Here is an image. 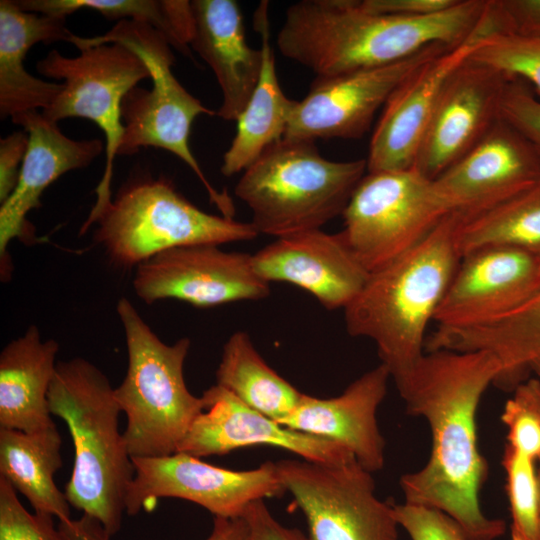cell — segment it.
Returning <instances> with one entry per match:
<instances>
[{
	"instance_id": "6da1fadb",
	"label": "cell",
	"mask_w": 540,
	"mask_h": 540,
	"mask_svg": "<svg viewBox=\"0 0 540 540\" xmlns=\"http://www.w3.org/2000/svg\"><path fill=\"white\" fill-rule=\"evenodd\" d=\"M502 373L490 351H426L395 384L409 415L431 432V452L419 470L400 478L404 502L434 508L460 526L465 540H497L506 522L488 517L480 504L488 463L479 451L476 414L482 396Z\"/></svg>"
},
{
	"instance_id": "7a4b0ae2",
	"label": "cell",
	"mask_w": 540,
	"mask_h": 540,
	"mask_svg": "<svg viewBox=\"0 0 540 540\" xmlns=\"http://www.w3.org/2000/svg\"><path fill=\"white\" fill-rule=\"evenodd\" d=\"M490 0H457L419 16L365 10L360 0H301L290 5L277 35L282 56L329 77L393 64L428 47H453L486 20Z\"/></svg>"
},
{
	"instance_id": "3957f363",
	"label": "cell",
	"mask_w": 540,
	"mask_h": 540,
	"mask_svg": "<svg viewBox=\"0 0 540 540\" xmlns=\"http://www.w3.org/2000/svg\"><path fill=\"white\" fill-rule=\"evenodd\" d=\"M464 216L451 212L415 247L372 272L344 309L347 332L377 347L394 383L425 354V334L461 261Z\"/></svg>"
},
{
	"instance_id": "277c9868",
	"label": "cell",
	"mask_w": 540,
	"mask_h": 540,
	"mask_svg": "<svg viewBox=\"0 0 540 540\" xmlns=\"http://www.w3.org/2000/svg\"><path fill=\"white\" fill-rule=\"evenodd\" d=\"M114 390L96 365L74 357L57 363L48 393L50 412L65 422L74 445L65 496L70 506L97 520L111 537L121 529L135 474L119 429L122 411Z\"/></svg>"
},
{
	"instance_id": "5b68a950",
	"label": "cell",
	"mask_w": 540,
	"mask_h": 540,
	"mask_svg": "<svg viewBox=\"0 0 540 540\" xmlns=\"http://www.w3.org/2000/svg\"><path fill=\"white\" fill-rule=\"evenodd\" d=\"M366 173V159L328 160L315 142L283 138L243 171L234 192L258 234L279 238L342 215Z\"/></svg>"
},
{
	"instance_id": "8992f818",
	"label": "cell",
	"mask_w": 540,
	"mask_h": 540,
	"mask_svg": "<svg viewBox=\"0 0 540 540\" xmlns=\"http://www.w3.org/2000/svg\"><path fill=\"white\" fill-rule=\"evenodd\" d=\"M116 312L124 330L128 367L115 398L127 417L124 431L132 458L172 455L196 418L206 410L203 397L186 386L184 362L191 341L164 343L126 298Z\"/></svg>"
},
{
	"instance_id": "52a82bcc",
	"label": "cell",
	"mask_w": 540,
	"mask_h": 540,
	"mask_svg": "<svg viewBox=\"0 0 540 540\" xmlns=\"http://www.w3.org/2000/svg\"><path fill=\"white\" fill-rule=\"evenodd\" d=\"M110 42L124 44L137 52L149 67L153 82L151 89L136 86L123 98V134L117 155L130 156L145 147L173 153L199 178L221 215L233 218L232 198L210 184L189 145L193 121L201 114L217 113L190 94L173 75L171 66L175 56L168 41L153 27L130 19L118 21L104 35H75L71 40L78 49Z\"/></svg>"
},
{
	"instance_id": "ba28073f",
	"label": "cell",
	"mask_w": 540,
	"mask_h": 540,
	"mask_svg": "<svg viewBox=\"0 0 540 540\" xmlns=\"http://www.w3.org/2000/svg\"><path fill=\"white\" fill-rule=\"evenodd\" d=\"M95 241L119 268L137 267L176 247L246 241L257 237L250 222L207 213L180 194L166 177L129 179L96 216Z\"/></svg>"
},
{
	"instance_id": "9c48e42d",
	"label": "cell",
	"mask_w": 540,
	"mask_h": 540,
	"mask_svg": "<svg viewBox=\"0 0 540 540\" xmlns=\"http://www.w3.org/2000/svg\"><path fill=\"white\" fill-rule=\"evenodd\" d=\"M76 57L51 50L36 64L46 77L62 79L63 89L49 107L48 119L86 118L105 135V169L95 189L96 202L80 228L86 233L101 210L111 201L113 164L123 134L121 105L125 95L146 78H151L144 59L130 47L110 42L79 49Z\"/></svg>"
},
{
	"instance_id": "30bf717a",
	"label": "cell",
	"mask_w": 540,
	"mask_h": 540,
	"mask_svg": "<svg viewBox=\"0 0 540 540\" xmlns=\"http://www.w3.org/2000/svg\"><path fill=\"white\" fill-rule=\"evenodd\" d=\"M452 211L414 167L367 172L343 211L341 231L372 273L419 244Z\"/></svg>"
},
{
	"instance_id": "8fae6325",
	"label": "cell",
	"mask_w": 540,
	"mask_h": 540,
	"mask_svg": "<svg viewBox=\"0 0 540 540\" xmlns=\"http://www.w3.org/2000/svg\"><path fill=\"white\" fill-rule=\"evenodd\" d=\"M275 465L305 516L309 540H398L392 502L377 497L373 473L355 457L338 464L300 458Z\"/></svg>"
},
{
	"instance_id": "7c38bea8",
	"label": "cell",
	"mask_w": 540,
	"mask_h": 540,
	"mask_svg": "<svg viewBox=\"0 0 540 540\" xmlns=\"http://www.w3.org/2000/svg\"><path fill=\"white\" fill-rule=\"evenodd\" d=\"M135 474L125 497L126 514L152 511L161 498H178L205 508L214 517H241L253 502L286 491L275 462L251 470H230L177 452L163 457L132 458Z\"/></svg>"
},
{
	"instance_id": "4fadbf2b",
	"label": "cell",
	"mask_w": 540,
	"mask_h": 540,
	"mask_svg": "<svg viewBox=\"0 0 540 540\" xmlns=\"http://www.w3.org/2000/svg\"><path fill=\"white\" fill-rule=\"evenodd\" d=\"M135 294L147 304L176 299L198 307L260 300L269 283L255 271L252 254L196 244L160 252L136 267Z\"/></svg>"
},
{
	"instance_id": "5bb4252c",
	"label": "cell",
	"mask_w": 540,
	"mask_h": 540,
	"mask_svg": "<svg viewBox=\"0 0 540 540\" xmlns=\"http://www.w3.org/2000/svg\"><path fill=\"white\" fill-rule=\"evenodd\" d=\"M448 48L435 45L393 64L316 77L308 94L296 100L283 138L312 142L362 138L394 90L423 63Z\"/></svg>"
},
{
	"instance_id": "9a60e30c",
	"label": "cell",
	"mask_w": 540,
	"mask_h": 540,
	"mask_svg": "<svg viewBox=\"0 0 540 540\" xmlns=\"http://www.w3.org/2000/svg\"><path fill=\"white\" fill-rule=\"evenodd\" d=\"M492 11L490 5L485 22L470 38L427 60L394 90L371 137L367 172L404 170L414 166L447 79L470 58L486 34L500 31Z\"/></svg>"
},
{
	"instance_id": "2e32d148",
	"label": "cell",
	"mask_w": 540,
	"mask_h": 540,
	"mask_svg": "<svg viewBox=\"0 0 540 540\" xmlns=\"http://www.w3.org/2000/svg\"><path fill=\"white\" fill-rule=\"evenodd\" d=\"M510 80L471 56L461 64L441 91L413 167L435 180L471 150L500 119Z\"/></svg>"
},
{
	"instance_id": "e0dca14e",
	"label": "cell",
	"mask_w": 540,
	"mask_h": 540,
	"mask_svg": "<svg viewBox=\"0 0 540 540\" xmlns=\"http://www.w3.org/2000/svg\"><path fill=\"white\" fill-rule=\"evenodd\" d=\"M539 180V152L500 118L471 150L433 181L452 212L471 217Z\"/></svg>"
},
{
	"instance_id": "ac0fdd59",
	"label": "cell",
	"mask_w": 540,
	"mask_h": 540,
	"mask_svg": "<svg viewBox=\"0 0 540 540\" xmlns=\"http://www.w3.org/2000/svg\"><path fill=\"white\" fill-rule=\"evenodd\" d=\"M202 397L206 410L193 422L177 452L201 458L261 445L322 464H338L355 457L338 442L279 424L217 384L205 390Z\"/></svg>"
},
{
	"instance_id": "d6986e66",
	"label": "cell",
	"mask_w": 540,
	"mask_h": 540,
	"mask_svg": "<svg viewBox=\"0 0 540 540\" xmlns=\"http://www.w3.org/2000/svg\"><path fill=\"white\" fill-rule=\"evenodd\" d=\"M28 134V149L21 167L18 184L0 207V268L6 281L12 273L8 245L18 239L25 243L38 240L28 213L41 205L44 191L63 174L87 167L105 149L98 138L74 140L66 136L58 122L38 110L20 113L11 118Z\"/></svg>"
},
{
	"instance_id": "ffe728a7",
	"label": "cell",
	"mask_w": 540,
	"mask_h": 540,
	"mask_svg": "<svg viewBox=\"0 0 540 540\" xmlns=\"http://www.w3.org/2000/svg\"><path fill=\"white\" fill-rule=\"evenodd\" d=\"M252 262L266 282L300 287L328 310L349 306L370 274L341 232L331 234L321 229L276 238L252 254Z\"/></svg>"
},
{
	"instance_id": "44dd1931",
	"label": "cell",
	"mask_w": 540,
	"mask_h": 540,
	"mask_svg": "<svg viewBox=\"0 0 540 540\" xmlns=\"http://www.w3.org/2000/svg\"><path fill=\"white\" fill-rule=\"evenodd\" d=\"M539 272L540 258L514 248L463 255L435 313L437 327H469L506 314L530 295Z\"/></svg>"
},
{
	"instance_id": "7402d4cb",
	"label": "cell",
	"mask_w": 540,
	"mask_h": 540,
	"mask_svg": "<svg viewBox=\"0 0 540 540\" xmlns=\"http://www.w3.org/2000/svg\"><path fill=\"white\" fill-rule=\"evenodd\" d=\"M389 370L382 363L354 380L339 396L302 394L292 413L280 424L335 441L347 448L369 472L385 465L386 443L377 411L387 394Z\"/></svg>"
},
{
	"instance_id": "603a6c76",
	"label": "cell",
	"mask_w": 540,
	"mask_h": 540,
	"mask_svg": "<svg viewBox=\"0 0 540 540\" xmlns=\"http://www.w3.org/2000/svg\"><path fill=\"white\" fill-rule=\"evenodd\" d=\"M190 48L212 69L222 92L217 115L236 121L260 77L262 51L249 46L234 0H193Z\"/></svg>"
},
{
	"instance_id": "cb8c5ba5",
	"label": "cell",
	"mask_w": 540,
	"mask_h": 540,
	"mask_svg": "<svg viewBox=\"0 0 540 540\" xmlns=\"http://www.w3.org/2000/svg\"><path fill=\"white\" fill-rule=\"evenodd\" d=\"M74 34L66 17L28 12L16 1H0V116L14 117L46 109L63 89L62 83L37 78L25 70L23 61L37 43L70 42Z\"/></svg>"
},
{
	"instance_id": "d4e9b609",
	"label": "cell",
	"mask_w": 540,
	"mask_h": 540,
	"mask_svg": "<svg viewBox=\"0 0 540 540\" xmlns=\"http://www.w3.org/2000/svg\"><path fill=\"white\" fill-rule=\"evenodd\" d=\"M59 344L42 340L31 325L0 354V428L27 433L54 424L48 393L55 376Z\"/></svg>"
},
{
	"instance_id": "484cf974",
	"label": "cell",
	"mask_w": 540,
	"mask_h": 540,
	"mask_svg": "<svg viewBox=\"0 0 540 540\" xmlns=\"http://www.w3.org/2000/svg\"><path fill=\"white\" fill-rule=\"evenodd\" d=\"M431 344L435 349L492 352L502 365L495 384L514 390L527 380L531 362L540 357V272L530 295L513 310L474 326L438 327Z\"/></svg>"
},
{
	"instance_id": "4316f807",
	"label": "cell",
	"mask_w": 540,
	"mask_h": 540,
	"mask_svg": "<svg viewBox=\"0 0 540 540\" xmlns=\"http://www.w3.org/2000/svg\"><path fill=\"white\" fill-rule=\"evenodd\" d=\"M269 2L261 1L254 13L260 35L262 69L257 85L239 118L236 133L223 155L221 173L233 176L246 170L271 145L283 139L296 100L282 91L270 43Z\"/></svg>"
},
{
	"instance_id": "83f0119b",
	"label": "cell",
	"mask_w": 540,
	"mask_h": 540,
	"mask_svg": "<svg viewBox=\"0 0 540 540\" xmlns=\"http://www.w3.org/2000/svg\"><path fill=\"white\" fill-rule=\"evenodd\" d=\"M61 448L56 425L31 433L0 428V477L29 501L34 512L64 522L71 519L70 504L54 480L63 464Z\"/></svg>"
},
{
	"instance_id": "f1b7e54d",
	"label": "cell",
	"mask_w": 540,
	"mask_h": 540,
	"mask_svg": "<svg viewBox=\"0 0 540 540\" xmlns=\"http://www.w3.org/2000/svg\"><path fill=\"white\" fill-rule=\"evenodd\" d=\"M216 380L241 402L279 424L303 394L264 361L244 331L234 332L224 344Z\"/></svg>"
},
{
	"instance_id": "f546056e",
	"label": "cell",
	"mask_w": 540,
	"mask_h": 540,
	"mask_svg": "<svg viewBox=\"0 0 540 540\" xmlns=\"http://www.w3.org/2000/svg\"><path fill=\"white\" fill-rule=\"evenodd\" d=\"M28 12L66 17L80 9L94 10L109 20L130 19L162 34L170 46L193 59L191 1L187 0H18Z\"/></svg>"
},
{
	"instance_id": "4dcf8cb0",
	"label": "cell",
	"mask_w": 540,
	"mask_h": 540,
	"mask_svg": "<svg viewBox=\"0 0 540 540\" xmlns=\"http://www.w3.org/2000/svg\"><path fill=\"white\" fill-rule=\"evenodd\" d=\"M488 246L514 248L540 258V180L485 211L464 216L461 255Z\"/></svg>"
},
{
	"instance_id": "1f68e13d",
	"label": "cell",
	"mask_w": 540,
	"mask_h": 540,
	"mask_svg": "<svg viewBox=\"0 0 540 540\" xmlns=\"http://www.w3.org/2000/svg\"><path fill=\"white\" fill-rule=\"evenodd\" d=\"M471 59L523 82L540 99V38L494 31L481 39Z\"/></svg>"
},
{
	"instance_id": "d6a6232c",
	"label": "cell",
	"mask_w": 540,
	"mask_h": 540,
	"mask_svg": "<svg viewBox=\"0 0 540 540\" xmlns=\"http://www.w3.org/2000/svg\"><path fill=\"white\" fill-rule=\"evenodd\" d=\"M502 465L506 472L511 539L540 540L539 488L535 460L506 445Z\"/></svg>"
},
{
	"instance_id": "836d02e7",
	"label": "cell",
	"mask_w": 540,
	"mask_h": 540,
	"mask_svg": "<svg viewBox=\"0 0 540 540\" xmlns=\"http://www.w3.org/2000/svg\"><path fill=\"white\" fill-rule=\"evenodd\" d=\"M52 516L30 513L0 477V540H63Z\"/></svg>"
},
{
	"instance_id": "e575fe53",
	"label": "cell",
	"mask_w": 540,
	"mask_h": 540,
	"mask_svg": "<svg viewBox=\"0 0 540 540\" xmlns=\"http://www.w3.org/2000/svg\"><path fill=\"white\" fill-rule=\"evenodd\" d=\"M392 505L399 527L411 540H465L458 523L440 510L406 502Z\"/></svg>"
},
{
	"instance_id": "d590c367",
	"label": "cell",
	"mask_w": 540,
	"mask_h": 540,
	"mask_svg": "<svg viewBox=\"0 0 540 540\" xmlns=\"http://www.w3.org/2000/svg\"><path fill=\"white\" fill-rule=\"evenodd\" d=\"M500 118L518 130L540 154V99L526 84L510 80L502 97Z\"/></svg>"
},
{
	"instance_id": "8d00e7d4",
	"label": "cell",
	"mask_w": 540,
	"mask_h": 540,
	"mask_svg": "<svg viewBox=\"0 0 540 540\" xmlns=\"http://www.w3.org/2000/svg\"><path fill=\"white\" fill-rule=\"evenodd\" d=\"M501 420L507 427V446L533 460L540 458V419L512 397L504 406Z\"/></svg>"
},
{
	"instance_id": "74e56055",
	"label": "cell",
	"mask_w": 540,
	"mask_h": 540,
	"mask_svg": "<svg viewBox=\"0 0 540 540\" xmlns=\"http://www.w3.org/2000/svg\"><path fill=\"white\" fill-rule=\"evenodd\" d=\"M502 32L540 38V0H493Z\"/></svg>"
},
{
	"instance_id": "f35d334b",
	"label": "cell",
	"mask_w": 540,
	"mask_h": 540,
	"mask_svg": "<svg viewBox=\"0 0 540 540\" xmlns=\"http://www.w3.org/2000/svg\"><path fill=\"white\" fill-rule=\"evenodd\" d=\"M28 144L25 130L15 131L0 140V203L9 198L18 184Z\"/></svg>"
},
{
	"instance_id": "ab89813d",
	"label": "cell",
	"mask_w": 540,
	"mask_h": 540,
	"mask_svg": "<svg viewBox=\"0 0 540 540\" xmlns=\"http://www.w3.org/2000/svg\"><path fill=\"white\" fill-rule=\"evenodd\" d=\"M242 517L248 526V540H309L299 529L281 524L264 500L251 503Z\"/></svg>"
},
{
	"instance_id": "60d3db41",
	"label": "cell",
	"mask_w": 540,
	"mask_h": 540,
	"mask_svg": "<svg viewBox=\"0 0 540 540\" xmlns=\"http://www.w3.org/2000/svg\"><path fill=\"white\" fill-rule=\"evenodd\" d=\"M370 12L404 16L428 15L445 10L457 0H360Z\"/></svg>"
},
{
	"instance_id": "b9f144b4",
	"label": "cell",
	"mask_w": 540,
	"mask_h": 540,
	"mask_svg": "<svg viewBox=\"0 0 540 540\" xmlns=\"http://www.w3.org/2000/svg\"><path fill=\"white\" fill-rule=\"evenodd\" d=\"M63 540H110L111 536L94 518L82 514L77 519L58 523Z\"/></svg>"
},
{
	"instance_id": "7bdbcfd3",
	"label": "cell",
	"mask_w": 540,
	"mask_h": 540,
	"mask_svg": "<svg viewBox=\"0 0 540 540\" xmlns=\"http://www.w3.org/2000/svg\"><path fill=\"white\" fill-rule=\"evenodd\" d=\"M206 540H248V526L241 517H214L211 533Z\"/></svg>"
},
{
	"instance_id": "ee69618b",
	"label": "cell",
	"mask_w": 540,
	"mask_h": 540,
	"mask_svg": "<svg viewBox=\"0 0 540 540\" xmlns=\"http://www.w3.org/2000/svg\"><path fill=\"white\" fill-rule=\"evenodd\" d=\"M540 419V382L536 378L527 379L514 389V396Z\"/></svg>"
},
{
	"instance_id": "f6af8a7d",
	"label": "cell",
	"mask_w": 540,
	"mask_h": 540,
	"mask_svg": "<svg viewBox=\"0 0 540 540\" xmlns=\"http://www.w3.org/2000/svg\"><path fill=\"white\" fill-rule=\"evenodd\" d=\"M529 369L530 373H534L536 379L540 382V357L531 362Z\"/></svg>"
},
{
	"instance_id": "bcb514c9",
	"label": "cell",
	"mask_w": 540,
	"mask_h": 540,
	"mask_svg": "<svg viewBox=\"0 0 540 540\" xmlns=\"http://www.w3.org/2000/svg\"><path fill=\"white\" fill-rule=\"evenodd\" d=\"M539 468L537 470V478H538V488H539V507H540V458H539Z\"/></svg>"
}]
</instances>
